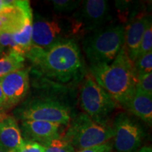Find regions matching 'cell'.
I'll list each match as a JSON object with an SVG mask.
<instances>
[{
  "mask_svg": "<svg viewBox=\"0 0 152 152\" xmlns=\"http://www.w3.org/2000/svg\"><path fill=\"white\" fill-rule=\"evenodd\" d=\"M8 115H7V114L4 113V112L0 111V123L3 121L4 119H5Z\"/></svg>",
  "mask_w": 152,
  "mask_h": 152,
  "instance_id": "obj_29",
  "label": "cell"
},
{
  "mask_svg": "<svg viewBox=\"0 0 152 152\" xmlns=\"http://www.w3.org/2000/svg\"><path fill=\"white\" fill-rule=\"evenodd\" d=\"M152 52V25L151 20L149 23L145 32H144L143 37H142L141 44H140V48L137 53V56H142L148 52ZM136 58V59H137Z\"/></svg>",
  "mask_w": 152,
  "mask_h": 152,
  "instance_id": "obj_22",
  "label": "cell"
},
{
  "mask_svg": "<svg viewBox=\"0 0 152 152\" xmlns=\"http://www.w3.org/2000/svg\"><path fill=\"white\" fill-rule=\"evenodd\" d=\"M0 56H1V54H0Z\"/></svg>",
  "mask_w": 152,
  "mask_h": 152,
  "instance_id": "obj_31",
  "label": "cell"
},
{
  "mask_svg": "<svg viewBox=\"0 0 152 152\" xmlns=\"http://www.w3.org/2000/svg\"><path fill=\"white\" fill-rule=\"evenodd\" d=\"M136 152H152V149L151 146H144L138 149Z\"/></svg>",
  "mask_w": 152,
  "mask_h": 152,
  "instance_id": "obj_26",
  "label": "cell"
},
{
  "mask_svg": "<svg viewBox=\"0 0 152 152\" xmlns=\"http://www.w3.org/2000/svg\"><path fill=\"white\" fill-rule=\"evenodd\" d=\"M63 138L78 151L101 145L113 138V128L94 122L84 112L71 118Z\"/></svg>",
  "mask_w": 152,
  "mask_h": 152,
  "instance_id": "obj_6",
  "label": "cell"
},
{
  "mask_svg": "<svg viewBox=\"0 0 152 152\" xmlns=\"http://www.w3.org/2000/svg\"><path fill=\"white\" fill-rule=\"evenodd\" d=\"M151 20V16L144 14L135 15L125 27L124 46L129 58L132 63L136 60L144 33Z\"/></svg>",
  "mask_w": 152,
  "mask_h": 152,
  "instance_id": "obj_13",
  "label": "cell"
},
{
  "mask_svg": "<svg viewBox=\"0 0 152 152\" xmlns=\"http://www.w3.org/2000/svg\"><path fill=\"white\" fill-rule=\"evenodd\" d=\"M125 45V26L112 24L87 34L83 49L90 66L109 64Z\"/></svg>",
  "mask_w": 152,
  "mask_h": 152,
  "instance_id": "obj_4",
  "label": "cell"
},
{
  "mask_svg": "<svg viewBox=\"0 0 152 152\" xmlns=\"http://www.w3.org/2000/svg\"><path fill=\"white\" fill-rule=\"evenodd\" d=\"M4 96L2 90L0 85V108L4 106Z\"/></svg>",
  "mask_w": 152,
  "mask_h": 152,
  "instance_id": "obj_28",
  "label": "cell"
},
{
  "mask_svg": "<svg viewBox=\"0 0 152 152\" xmlns=\"http://www.w3.org/2000/svg\"><path fill=\"white\" fill-rule=\"evenodd\" d=\"M134 72L137 76L151 73L152 70V52H148L142 56L139 57L133 63Z\"/></svg>",
  "mask_w": 152,
  "mask_h": 152,
  "instance_id": "obj_19",
  "label": "cell"
},
{
  "mask_svg": "<svg viewBox=\"0 0 152 152\" xmlns=\"http://www.w3.org/2000/svg\"><path fill=\"white\" fill-rule=\"evenodd\" d=\"M61 125L58 123L42 121H23L20 132L24 140L37 142L44 146L53 139L61 136Z\"/></svg>",
  "mask_w": 152,
  "mask_h": 152,
  "instance_id": "obj_12",
  "label": "cell"
},
{
  "mask_svg": "<svg viewBox=\"0 0 152 152\" xmlns=\"http://www.w3.org/2000/svg\"><path fill=\"white\" fill-rule=\"evenodd\" d=\"M24 140L16 120L7 116L0 123V147L14 152L21 146Z\"/></svg>",
  "mask_w": 152,
  "mask_h": 152,
  "instance_id": "obj_14",
  "label": "cell"
},
{
  "mask_svg": "<svg viewBox=\"0 0 152 152\" xmlns=\"http://www.w3.org/2000/svg\"><path fill=\"white\" fill-rule=\"evenodd\" d=\"M81 0H52L53 9L59 14H68L77 10L82 3Z\"/></svg>",
  "mask_w": 152,
  "mask_h": 152,
  "instance_id": "obj_20",
  "label": "cell"
},
{
  "mask_svg": "<svg viewBox=\"0 0 152 152\" xmlns=\"http://www.w3.org/2000/svg\"><path fill=\"white\" fill-rule=\"evenodd\" d=\"M90 73L94 81L125 108L135 91L137 78L125 46L111 64L90 66Z\"/></svg>",
  "mask_w": 152,
  "mask_h": 152,
  "instance_id": "obj_2",
  "label": "cell"
},
{
  "mask_svg": "<svg viewBox=\"0 0 152 152\" xmlns=\"http://www.w3.org/2000/svg\"><path fill=\"white\" fill-rule=\"evenodd\" d=\"M113 148V142L109 141L101 145L82 149L75 152H111Z\"/></svg>",
  "mask_w": 152,
  "mask_h": 152,
  "instance_id": "obj_25",
  "label": "cell"
},
{
  "mask_svg": "<svg viewBox=\"0 0 152 152\" xmlns=\"http://www.w3.org/2000/svg\"><path fill=\"white\" fill-rule=\"evenodd\" d=\"M30 17H33V13L29 1H11L7 7L0 11V33H17Z\"/></svg>",
  "mask_w": 152,
  "mask_h": 152,
  "instance_id": "obj_11",
  "label": "cell"
},
{
  "mask_svg": "<svg viewBox=\"0 0 152 152\" xmlns=\"http://www.w3.org/2000/svg\"><path fill=\"white\" fill-rule=\"evenodd\" d=\"M10 2L11 1H7V0H0V11L6 7H7Z\"/></svg>",
  "mask_w": 152,
  "mask_h": 152,
  "instance_id": "obj_27",
  "label": "cell"
},
{
  "mask_svg": "<svg viewBox=\"0 0 152 152\" xmlns=\"http://www.w3.org/2000/svg\"><path fill=\"white\" fill-rule=\"evenodd\" d=\"M14 152H45V147L37 142L24 140L21 146Z\"/></svg>",
  "mask_w": 152,
  "mask_h": 152,
  "instance_id": "obj_24",
  "label": "cell"
},
{
  "mask_svg": "<svg viewBox=\"0 0 152 152\" xmlns=\"http://www.w3.org/2000/svg\"><path fill=\"white\" fill-rule=\"evenodd\" d=\"M80 36H82L80 31L72 17L37 14L33 17L31 47L47 49L61 42L75 40Z\"/></svg>",
  "mask_w": 152,
  "mask_h": 152,
  "instance_id": "obj_5",
  "label": "cell"
},
{
  "mask_svg": "<svg viewBox=\"0 0 152 152\" xmlns=\"http://www.w3.org/2000/svg\"><path fill=\"white\" fill-rule=\"evenodd\" d=\"M0 152H9V151H7V150L4 149H2V148H1V147H0Z\"/></svg>",
  "mask_w": 152,
  "mask_h": 152,
  "instance_id": "obj_30",
  "label": "cell"
},
{
  "mask_svg": "<svg viewBox=\"0 0 152 152\" xmlns=\"http://www.w3.org/2000/svg\"><path fill=\"white\" fill-rule=\"evenodd\" d=\"M37 75L59 85L78 83L85 74L80 49L75 39H68L47 49L31 47L25 56Z\"/></svg>",
  "mask_w": 152,
  "mask_h": 152,
  "instance_id": "obj_1",
  "label": "cell"
},
{
  "mask_svg": "<svg viewBox=\"0 0 152 152\" xmlns=\"http://www.w3.org/2000/svg\"><path fill=\"white\" fill-rule=\"evenodd\" d=\"M30 68H22L0 77L5 108L17 105L24 99L30 89Z\"/></svg>",
  "mask_w": 152,
  "mask_h": 152,
  "instance_id": "obj_10",
  "label": "cell"
},
{
  "mask_svg": "<svg viewBox=\"0 0 152 152\" xmlns=\"http://www.w3.org/2000/svg\"><path fill=\"white\" fill-rule=\"evenodd\" d=\"M45 147V152H75V149L62 136L53 139Z\"/></svg>",
  "mask_w": 152,
  "mask_h": 152,
  "instance_id": "obj_18",
  "label": "cell"
},
{
  "mask_svg": "<svg viewBox=\"0 0 152 152\" xmlns=\"http://www.w3.org/2000/svg\"><path fill=\"white\" fill-rule=\"evenodd\" d=\"M63 87L60 85L54 93L41 92L28 99L15 110V117L21 121H42L68 125L72 118V106L56 93Z\"/></svg>",
  "mask_w": 152,
  "mask_h": 152,
  "instance_id": "obj_3",
  "label": "cell"
},
{
  "mask_svg": "<svg viewBox=\"0 0 152 152\" xmlns=\"http://www.w3.org/2000/svg\"><path fill=\"white\" fill-rule=\"evenodd\" d=\"M109 3L106 0H85L74 13L75 20L82 35L104 27L111 19Z\"/></svg>",
  "mask_w": 152,
  "mask_h": 152,
  "instance_id": "obj_9",
  "label": "cell"
},
{
  "mask_svg": "<svg viewBox=\"0 0 152 152\" xmlns=\"http://www.w3.org/2000/svg\"><path fill=\"white\" fill-rule=\"evenodd\" d=\"M113 130L115 152H136L146 136L142 125L125 112L117 114Z\"/></svg>",
  "mask_w": 152,
  "mask_h": 152,
  "instance_id": "obj_8",
  "label": "cell"
},
{
  "mask_svg": "<svg viewBox=\"0 0 152 152\" xmlns=\"http://www.w3.org/2000/svg\"><path fill=\"white\" fill-rule=\"evenodd\" d=\"M10 52H17L20 54L18 47L15 43L13 34L0 33V54L1 56ZM23 56V55H22Z\"/></svg>",
  "mask_w": 152,
  "mask_h": 152,
  "instance_id": "obj_21",
  "label": "cell"
},
{
  "mask_svg": "<svg viewBox=\"0 0 152 152\" xmlns=\"http://www.w3.org/2000/svg\"><path fill=\"white\" fill-rule=\"evenodd\" d=\"M25 57L17 52H10L0 56V77L24 67Z\"/></svg>",
  "mask_w": 152,
  "mask_h": 152,
  "instance_id": "obj_17",
  "label": "cell"
},
{
  "mask_svg": "<svg viewBox=\"0 0 152 152\" xmlns=\"http://www.w3.org/2000/svg\"><path fill=\"white\" fill-rule=\"evenodd\" d=\"M136 88L149 96H152V73L137 76Z\"/></svg>",
  "mask_w": 152,
  "mask_h": 152,
  "instance_id": "obj_23",
  "label": "cell"
},
{
  "mask_svg": "<svg viewBox=\"0 0 152 152\" xmlns=\"http://www.w3.org/2000/svg\"><path fill=\"white\" fill-rule=\"evenodd\" d=\"M33 17L28 18L26 20V23L21 30L13 34V37H14L15 43L18 47L20 54L24 57L29 51L32 45Z\"/></svg>",
  "mask_w": 152,
  "mask_h": 152,
  "instance_id": "obj_16",
  "label": "cell"
},
{
  "mask_svg": "<svg viewBox=\"0 0 152 152\" xmlns=\"http://www.w3.org/2000/svg\"><path fill=\"white\" fill-rule=\"evenodd\" d=\"M125 109L150 126L151 125L152 96H149L135 88L134 94Z\"/></svg>",
  "mask_w": 152,
  "mask_h": 152,
  "instance_id": "obj_15",
  "label": "cell"
},
{
  "mask_svg": "<svg viewBox=\"0 0 152 152\" xmlns=\"http://www.w3.org/2000/svg\"><path fill=\"white\" fill-rule=\"evenodd\" d=\"M79 102L85 113L104 126L108 125L110 116L118 106V104L90 76L87 77L82 85Z\"/></svg>",
  "mask_w": 152,
  "mask_h": 152,
  "instance_id": "obj_7",
  "label": "cell"
}]
</instances>
